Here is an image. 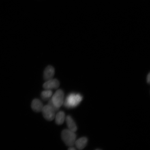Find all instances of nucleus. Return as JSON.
I'll use <instances>...</instances> for the list:
<instances>
[{
    "label": "nucleus",
    "instance_id": "39448f33",
    "mask_svg": "<svg viewBox=\"0 0 150 150\" xmlns=\"http://www.w3.org/2000/svg\"><path fill=\"white\" fill-rule=\"evenodd\" d=\"M59 80L52 78L51 79L47 81L43 84V87L46 89H57L59 87Z\"/></svg>",
    "mask_w": 150,
    "mask_h": 150
},
{
    "label": "nucleus",
    "instance_id": "9b49d317",
    "mask_svg": "<svg viewBox=\"0 0 150 150\" xmlns=\"http://www.w3.org/2000/svg\"><path fill=\"white\" fill-rule=\"evenodd\" d=\"M46 90L42 91L41 95L42 98L44 100H48L52 96V93L51 90Z\"/></svg>",
    "mask_w": 150,
    "mask_h": 150
},
{
    "label": "nucleus",
    "instance_id": "6e6552de",
    "mask_svg": "<svg viewBox=\"0 0 150 150\" xmlns=\"http://www.w3.org/2000/svg\"><path fill=\"white\" fill-rule=\"evenodd\" d=\"M87 142L88 139L85 137H83L76 140L74 144L78 149L82 150L86 147Z\"/></svg>",
    "mask_w": 150,
    "mask_h": 150
},
{
    "label": "nucleus",
    "instance_id": "7ed1b4c3",
    "mask_svg": "<svg viewBox=\"0 0 150 150\" xmlns=\"http://www.w3.org/2000/svg\"><path fill=\"white\" fill-rule=\"evenodd\" d=\"M64 93L61 89L58 90L54 94L51 98L52 103L58 108H59L63 104Z\"/></svg>",
    "mask_w": 150,
    "mask_h": 150
},
{
    "label": "nucleus",
    "instance_id": "0eeeda50",
    "mask_svg": "<svg viewBox=\"0 0 150 150\" xmlns=\"http://www.w3.org/2000/svg\"><path fill=\"white\" fill-rule=\"evenodd\" d=\"M43 104L39 99H35L31 103V108L34 111L39 112L42 111L43 108Z\"/></svg>",
    "mask_w": 150,
    "mask_h": 150
},
{
    "label": "nucleus",
    "instance_id": "f8f14e48",
    "mask_svg": "<svg viewBox=\"0 0 150 150\" xmlns=\"http://www.w3.org/2000/svg\"><path fill=\"white\" fill-rule=\"evenodd\" d=\"M48 105L51 106V107L53 108L54 110H55V112L57 111L58 110H59V108L56 107L52 103L51 99H50L49 101Z\"/></svg>",
    "mask_w": 150,
    "mask_h": 150
},
{
    "label": "nucleus",
    "instance_id": "20e7f679",
    "mask_svg": "<svg viewBox=\"0 0 150 150\" xmlns=\"http://www.w3.org/2000/svg\"><path fill=\"white\" fill-rule=\"evenodd\" d=\"M42 111L43 116L47 120L51 121L55 117V110L49 105L43 107Z\"/></svg>",
    "mask_w": 150,
    "mask_h": 150
},
{
    "label": "nucleus",
    "instance_id": "9d476101",
    "mask_svg": "<svg viewBox=\"0 0 150 150\" xmlns=\"http://www.w3.org/2000/svg\"><path fill=\"white\" fill-rule=\"evenodd\" d=\"M65 119V114L63 112H59L56 114L55 117V122L57 125H61L62 124Z\"/></svg>",
    "mask_w": 150,
    "mask_h": 150
},
{
    "label": "nucleus",
    "instance_id": "ddd939ff",
    "mask_svg": "<svg viewBox=\"0 0 150 150\" xmlns=\"http://www.w3.org/2000/svg\"><path fill=\"white\" fill-rule=\"evenodd\" d=\"M146 81L147 83L149 84L150 83V73H149V74L147 75V78H146Z\"/></svg>",
    "mask_w": 150,
    "mask_h": 150
},
{
    "label": "nucleus",
    "instance_id": "1a4fd4ad",
    "mask_svg": "<svg viewBox=\"0 0 150 150\" xmlns=\"http://www.w3.org/2000/svg\"><path fill=\"white\" fill-rule=\"evenodd\" d=\"M66 120L67 125L69 130L73 131V132H76L77 130V127L76 124L74 120L71 117V116H67L66 118Z\"/></svg>",
    "mask_w": 150,
    "mask_h": 150
},
{
    "label": "nucleus",
    "instance_id": "f257e3e1",
    "mask_svg": "<svg viewBox=\"0 0 150 150\" xmlns=\"http://www.w3.org/2000/svg\"><path fill=\"white\" fill-rule=\"evenodd\" d=\"M83 99V97L79 93H72L67 96L63 104L67 108L76 107L79 105Z\"/></svg>",
    "mask_w": 150,
    "mask_h": 150
},
{
    "label": "nucleus",
    "instance_id": "f03ea898",
    "mask_svg": "<svg viewBox=\"0 0 150 150\" xmlns=\"http://www.w3.org/2000/svg\"><path fill=\"white\" fill-rule=\"evenodd\" d=\"M61 137L63 142L67 146L72 147L74 145L76 135L75 132L69 129H65L62 131Z\"/></svg>",
    "mask_w": 150,
    "mask_h": 150
},
{
    "label": "nucleus",
    "instance_id": "4468645a",
    "mask_svg": "<svg viewBox=\"0 0 150 150\" xmlns=\"http://www.w3.org/2000/svg\"><path fill=\"white\" fill-rule=\"evenodd\" d=\"M68 149L69 150H76V149L74 147H72H72H70Z\"/></svg>",
    "mask_w": 150,
    "mask_h": 150
},
{
    "label": "nucleus",
    "instance_id": "423d86ee",
    "mask_svg": "<svg viewBox=\"0 0 150 150\" xmlns=\"http://www.w3.org/2000/svg\"><path fill=\"white\" fill-rule=\"evenodd\" d=\"M55 69L52 66L47 67L44 71V78L45 80L48 81L52 79L55 74Z\"/></svg>",
    "mask_w": 150,
    "mask_h": 150
}]
</instances>
